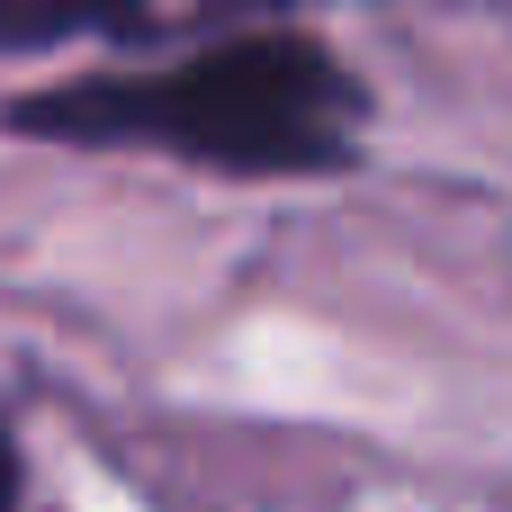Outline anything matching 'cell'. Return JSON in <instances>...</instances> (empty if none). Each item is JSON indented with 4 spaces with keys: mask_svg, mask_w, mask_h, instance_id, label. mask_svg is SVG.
I'll return each mask as SVG.
<instances>
[{
    "mask_svg": "<svg viewBox=\"0 0 512 512\" xmlns=\"http://www.w3.org/2000/svg\"><path fill=\"white\" fill-rule=\"evenodd\" d=\"M9 126L99 153H171L234 180H315L360 153V81L297 27L207 36L144 72H81L9 108Z\"/></svg>",
    "mask_w": 512,
    "mask_h": 512,
    "instance_id": "cell-1",
    "label": "cell"
},
{
    "mask_svg": "<svg viewBox=\"0 0 512 512\" xmlns=\"http://www.w3.org/2000/svg\"><path fill=\"white\" fill-rule=\"evenodd\" d=\"M81 36H117V18H72V9H0V54H54Z\"/></svg>",
    "mask_w": 512,
    "mask_h": 512,
    "instance_id": "cell-2",
    "label": "cell"
},
{
    "mask_svg": "<svg viewBox=\"0 0 512 512\" xmlns=\"http://www.w3.org/2000/svg\"><path fill=\"white\" fill-rule=\"evenodd\" d=\"M0 512H18V450H9V432H0Z\"/></svg>",
    "mask_w": 512,
    "mask_h": 512,
    "instance_id": "cell-3",
    "label": "cell"
}]
</instances>
